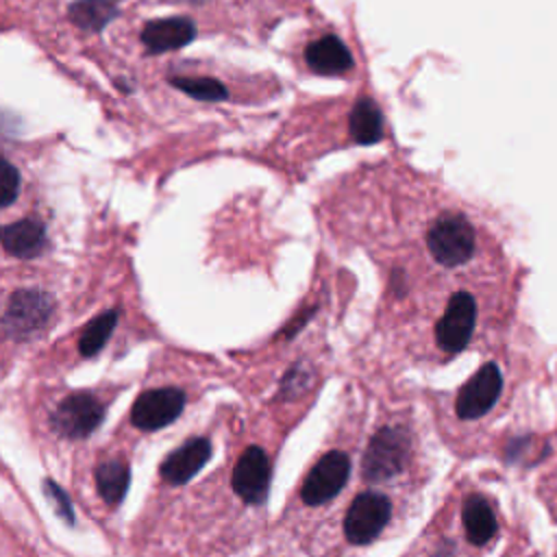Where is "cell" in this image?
Listing matches in <instances>:
<instances>
[{"mask_svg": "<svg viewBox=\"0 0 557 557\" xmlns=\"http://www.w3.org/2000/svg\"><path fill=\"white\" fill-rule=\"evenodd\" d=\"M505 387L503 372L496 363L481 366L455 394L453 411L459 422H476L485 418L498 403Z\"/></svg>", "mask_w": 557, "mask_h": 557, "instance_id": "cell-4", "label": "cell"}, {"mask_svg": "<svg viewBox=\"0 0 557 557\" xmlns=\"http://www.w3.org/2000/svg\"><path fill=\"white\" fill-rule=\"evenodd\" d=\"M459 516H461L463 535L472 546H483L492 542V537L498 533L496 507L483 494L466 496Z\"/></svg>", "mask_w": 557, "mask_h": 557, "instance_id": "cell-11", "label": "cell"}, {"mask_svg": "<svg viewBox=\"0 0 557 557\" xmlns=\"http://www.w3.org/2000/svg\"><path fill=\"white\" fill-rule=\"evenodd\" d=\"M350 474V459L342 450H329L309 470L300 496L307 505H322L337 496Z\"/></svg>", "mask_w": 557, "mask_h": 557, "instance_id": "cell-5", "label": "cell"}, {"mask_svg": "<svg viewBox=\"0 0 557 557\" xmlns=\"http://www.w3.org/2000/svg\"><path fill=\"white\" fill-rule=\"evenodd\" d=\"M120 13L159 11L150 20L122 22L120 39L144 54H159L178 48L202 33H255L261 24H272V9L255 4H237V0H117Z\"/></svg>", "mask_w": 557, "mask_h": 557, "instance_id": "cell-1", "label": "cell"}, {"mask_svg": "<svg viewBox=\"0 0 557 557\" xmlns=\"http://www.w3.org/2000/svg\"><path fill=\"white\" fill-rule=\"evenodd\" d=\"M52 313V298L39 289L15 292L4 311V329L9 335L24 339L48 322Z\"/></svg>", "mask_w": 557, "mask_h": 557, "instance_id": "cell-6", "label": "cell"}, {"mask_svg": "<svg viewBox=\"0 0 557 557\" xmlns=\"http://www.w3.org/2000/svg\"><path fill=\"white\" fill-rule=\"evenodd\" d=\"M394 500L387 492L366 490L352 498L344 518L346 540L355 546H363L381 537L394 518Z\"/></svg>", "mask_w": 557, "mask_h": 557, "instance_id": "cell-3", "label": "cell"}, {"mask_svg": "<svg viewBox=\"0 0 557 557\" xmlns=\"http://www.w3.org/2000/svg\"><path fill=\"white\" fill-rule=\"evenodd\" d=\"M128 466L120 459H111V461H104L96 468V485H98V492L100 496L109 503V505H115L124 498L126 490H128Z\"/></svg>", "mask_w": 557, "mask_h": 557, "instance_id": "cell-13", "label": "cell"}, {"mask_svg": "<svg viewBox=\"0 0 557 557\" xmlns=\"http://www.w3.org/2000/svg\"><path fill=\"white\" fill-rule=\"evenodd\" d=\"M0 246L13 257H37L46 246V224L37 215H24L0 226Z\"/></svg>", "mask_w": 557, "mask_h": 557, "instance_id": "cell-10", "label": "cell"}, {"mask_svg": "<svg viewBox=\"0 0 557 557\" xmlns=\"http://www.w3.org/2000/svg\"><path fill=\"white\" fill-rule=\"evenodd\" d=\"M104 418L102 403L87 392H78L61 400L52 413V426L65 437H85L89 435Z\"/></svg>", "mask_w": 557, "mask_h": 557, "instance_id": "cell-7", "label": "cell"}, {"mask_svg": "<svg viewBox=\"0 0 557 557\" xmlns=\"http://www.w3.org/2000/svg\"><path fill=\"white\" fill-rule=\"evenodd\" d=\"M270 485V461L268 455L250 446L244 450L233 470V487L246 503H263Z\"/></svg>", "mask_w": 557, "mask_h": 557, "instance_id": "cell-9", "label": "cell"}, {"mask_svg": "<svg viewBox=\"0 0 557 557\" xmlns=\"http://www.w3.org/2000/svg\"><path fill=\"white\" fill-rule=\"evenodd\" d=\"M185 405V394L178 387H157L139 394L133 405L131 420L144 431H157L174 422Z\"/></svg>", "mask_w": 557, "mask_h": 557, "instance_id": "cell-8", "label": "cell"}, {"mask_svg": "<svg viewBox=\"0 0 557 557\" xmlns=\"http://www.w3.org/2000/svg\"><path fill=\"white\" fill-rule=\"evenodd\" d=\"M209 455L211 444L205 437H194L165 457L161 463V476L172 485L185 483L205 466Z\"/></svg>", "mask_w": 557, "mask_h": 557, "instance_id": "cell-12", "label": "cell"}, {"mask_svg": "<svg viewBox=\"0 0 557 557\" xmlns=\"http://www.w3.org/2000/svg\"><path fill=\"white\" fill-rule=\"evenodd\" d=\"M292 59L298 67L315 76H348L355 70L348 46L331 30L305 33L292 46Z\"/></svg>", "mask_w": 557, "mask_h": 557, "instance_id": "cell-2", "label": "cell"}, {"mask_svg": "<svg viewBox=\"0 0 557 557\" xmlns=\"http://www.w3.org/2000/svg\"><path fill=\"white\" fill-rule=\"evenodd\" d=\"M115 320H117V311H104L98 318H94L81 333V339H78L81 355H85V357L96 355L109 339V335L115 326Z\"/></svg>", "mask_w": 557, "mask_h": 557, "instance_id": "cell-14", "label": "cell"}, {"mask_svg": "<svg viewBox=\"0 0 557 557\" xmlns=\"http://www.w3.org/2000/svg\"><path fill=\"white\" fill-rule=\"evenodd\" d=\"M46 487H48V492L52 494V498L59 503V511H61L67 520H72V507H70V503H67V496H65L52 481H48Z\"/></svg>", "mask_w": 557, "mask_h": 557, "instance_id": "cell-15", "label": "cell"}]
</instances>
